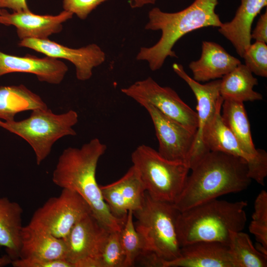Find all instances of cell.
I'll list each match as a JSON object with an SVG mask.
<instances>
[{
  "instance_id": "6da1fadb",
  "label": "cell",
  "mask_w": 267,
  "mask_h": 267,
  "mask_svg": "<svg viewBox=\"0 0 267 267\" xmlns=\"http://www.w3.org/2000/svg\"><path fill=\"white\" fill-rule=\"evenodd\" d=\"M106 149V145L98 138L79 148L65 149L53 171L52 180L57 186L80 195L89 205L92 215L108 230L120 231L126 216L118 218L111 212L96 179L98 161Z\"/></svg>"
},
{
  "instance_id": "7a4b0ae2",
  "label": "cell",
  "mask_w": 267,
  "mask_h": 267,
  "mask_svg": "<svg viewBox=\"0 0 267 267\" xmlns=\"http://www.w3.org/2000/svg\"><path fill=\"white\" fill-rule=\"evenodd\" d=\"M174 207L179 212L227 194L245 190L251 179L242 159L220 151H209L190 168Z\"/></svg>"
},
{
  "instance_id": "3957f363",
  "label": "cell",
  "mask_w": 267,
  "mask_h": 267,
  "mask_svg": "<svg viewBox=\"0 0 267 267\" xmlns=\"http://www.w3.org/2000/svg\"><path fill=\"white\" fill-rule=\"evenodd\" d=\"M219 0H195L186 8L173 13L158 7L148 13L146 30H160L159 40L152 46L142 47L136 59L145 60L152 71L160 69L168 56L177 57L173 50L176 43L187 33L206 27H219L222 24L215 12Z\"/></svg>"
},
{
  "instance_id": "277c9868",
  "label": "cell",
  "mask_w": 267,
  "mask_h": 267,
  "mask_svg": "<svg viewBox=\"0 0 267 267\" xmlns=\"http://www.w3.org/2000/svg\"><path fill=\"white\" fill-rule=\"evenodd\" d=\"M247 206L245 201L216 198L179 212L177 230L181 247L198 241L228 244L230 232L242 231L246 225Z\"/></svg>"
},
{
  "instance_id": "5b68a950",
  "label": "cell",
  "mask_w": 267,
  "mask_h": 267,
  "mask_svg": "<svg viewBox=\"0 0 267 267\" xmlns=\"http://www.w3.org/2000/svg\"><path fill=\"white\" fill-rule=\"evenodd\" d=\"M179 213L173 203L155 200L145 192L142 207L133 212L143 253H153L163 261L179 256L181 246L177 230Z\"/></svg>"
},
{
  "instance_id": "8992f818",
  "label": "cell",
  "mask_w": 267,
  "mask_h": 267,
  "mask_svg": "<svg viewBox=\"0 0 267 267\" xmlns=\"http://www.w3.org/2000/svg\"><path fill=\"white\" fill-rule=\"evenodd\" d=\"M28 118L16 121L0 120V127L28 142L40 165L50 154L53 144L66 136H75L73 129L78 122L79 115L74 110L55 114L47 107L31 111Z\"/></svg>"
},
{
  "instance_id": "52a82bcc",
  "label": "cell",
  "mask_w": 267,
  "mask_h": 267,
  "mask_svg": "<svg viewBox=\"0 0 267 267\" xmlns=\"http://www.w3.org/2000/svg\"><path fill=\"white\" fill-rule=\"evenodd\" d=\"M131 159L147 194L155 200L173 204L184 187L190 170L188 165L168 160L144 144L135 149Z\"/></svg>"
},
{
  "instance_id": "ba28073f",
  "label": "cell",
  "mask_w": 267,
  "mask_h": 267,
  "mask_svg": "<svg viewBox=\"0 0 267 267\" xmlns=\"http://www.w3.org/2000/svg\"><path fill=\"white\" fill-rule=\"evenodd\" d=\"M91 209L78 193L62 189L60 195L49 198L34 213L28 225L64 239L74 225Z\"/></svg>"
},
{
  "instance_id": "9c48e42d",
  "label": "cell",
  "mask_w": 267,
  "mask_h": 267,
  "mask_svg": "<svg viewBox=\"0 0 267 267\" xmlns=\"http://www.w3.org/2000/svg\"><path fill=\"white\" fill-rule=\"evenodd\" d=\"M121 91L141 106L152 105L165 116L196 134L197 113L172 88L159 85L149 77L122 88Z\"/></svg>"
},
{
  "instance_id": "30bf717a",
  "label": "cell",
  "mask_w": 267,
  "mask_h": 267,
  "mask_svg": "<svg viewBox=\"0 0 267 267\" xmlns=\"http://www.w3.org/2000/svg\"><path fill=\"white\" fill-rule=\"evenodd\" d=\"M110 232L91 213L85 215L64 239L66 260L73 267H100L101 251Z\"/></svg>"
},
{
  "instance_id": "8fae6325",
  "label": "cell",
  "mask_w": 267,
  "mask_h": 267,
  "mask_svg": "<svg viewBox=\"0 0 267 267\" xmlns=\"http://www.w3.org/2000/svg\"><path fill=\"white\" fill-rule=\"evenodd\" d=\"M222 105L203 129L202 140L205 148L208 151L222 152L242 159L247 163L250 178L264 185L267 176V153L253 156L243 148L222 119Z\"/></svg>"
},
{
  "instance_id": "7c38bea8",
  "label": "cell",
  "mask_w": 267,
  "mask_h": 267,
  "mask_svg": "<svg viewBox=\"0 0 267 267\" xmlns=\"http://www.w3.org/2000/svg\"><path fill=\"white\" fill-rule=\"evenodd\" d=\"M142 106L148 112L153 124L159 142V153L168 160L183 162L189 166L196 134L165 116L152 105L145 104Z\"/></svg>"
},
{
  "instance_id": "4fadbf2b",
  "label": "cell",
  "mask_w": 267,
  "mask_h": 267,
  "mask_svg": "<svg viewBox=\"0 0 267 267\" xmlns=\"http://www.w3.org/2000/svg\"><path fill=\"white\" fill-rule=\"evenodd\" d=\"M18 46L30 48L48 57L70 61L75 66L77 79L82 81L89 80L92 76L93 69L105 60L104 52L95 44L72 48L48 39H25L20 40Z\"/></svg>"
},
{
  "instance_id": "5bb4252c",
  "label": "cell",
  "mask_w": 267,
  "mask_h": 267,
  "mask_svg": "<svg viewBox=\"0 0 267 267\" xmlns=\"http://www.w3.org/2000/svg\"><path fill=\"white\" fill-rule=\"evenodd\" d=\"M174 71L189 86L197 100L198 127L195 140L189 160L190 168L207 152L203 140L202 133L206 125L215 114L223 99L220 94L221 79L214 80L205 84L194 80L184 70L182 65L173 64Z\"/></svg>"
},
{
  "instance_id": "9a60e30c",
  "label": "cell",
  "mask_w": 267,
  "mask_h": 267,
  "mask_svg": "<svg viewBox=\"0 0 267 267\" xmlns=\"http://www.w3.org/2000/svg\"><path fill=\"white\" fill-rule=\"evenodd\" d=\"M99 187L111 212L118 218L125 217L129 211H136L143 205L146 191L134 166L118 180Z\"/></svg>"
},
{
  "instance_id": "2e32d148",
  "label": "cell",
  "mask_w": 267,
  "mask_h": 267,
  "mask_svg": "<svg viewBox=\"0 0 267 267\" xmlns=\"http://www.w3.org/2000/svg\"><path fill=\"white\" fill-rule=\"evenodd\" d=\"M73 14L63 10L56 15H38L30 10L10 13L2 10L1 24L13 25L20 40L25 39H45L60 33L62 24L72 18Z\"/></svg>"
},
{
  "instance_id": "e0dca14e",
  "label": "cell",
  "mask_w": 267,
  "mask_h": 267,
  "mask_svg": "<svg viewBox=\"0 0 267 267\" xmlns=\"http://www.w3.org/2000/svg\"><path fill=\"white\" fill-rule=\"evenodd\" d=\"M163 267H236L228 245L198 241L181 247L176 259L163 261Z\"/></svg>"
},
{
  "instance_id": "ac0fdd59",
  "label": "cell",
  "mask_w": 267,
  "mask_h": 267,
  "mask_svg": "<svg viewBox=\"0 0 267 267\" xmlns=\"http://www.w3.org/2000/svg\"><path fill=\"white\" fill-rule=\"evenodd\" d=\"M68 70L58 59L45 56L40 58L28 55L18 56L0 50V77L8 73L19 72L36 76L39 81L58 85L62 82Z\"/></svg>"
},
{
  "instance_id": "d6986e66",
  "label": "cell",
  "mask_w": 267,
  "mask_h": 267,
  "mask_svg": "<svg viewBox=\"0 0 267 267\" xmlns=\"http://www.w3.org/2000/svg\"><path fill=\"white\" fill-rule=\"evenodd\" d=\"M200 57L189 64L193 79L198 82L222 78L241 64L219 44L209 41L202 43Z\"/></svg>"
},
{
  "instance_id": "ffe728a7",
  "label": "cell",
  "mask_w": 267,
  "mask_h": 267,
  "mask_svg": "<svg viewBox=\"0 0 267 267\" xmlns=\"http://www.w3.org/2000/svg\"><path fill=\"white\" fill-rule=\"evenodd\" d=\"M267 5V0H241L233 18L219 27V32L232 44L242 58L251 44L253 22Z\"/></svg>"
},
{
  "instance_id": "44dd1931",
  "label": "cell",
  "mask_w": 267,
  "mask_h": 267,
  "mask_svg": "<svg viewBox=\"0 0 267 267\" xmlns=\"http://www.w3.org/2000/svg\"><path fill=\"white\" fill-rule=\"evenodd\" d=\"M66 246L63 239L34 228L23 226L19 258L66 260Z\"/></svg>"
},
{
  "instance_id": "7402d4cb",
  "label": "cell",
  "mask_w": 267,
  "mask_h": 267,
  "mask_svg": "<svg viewBox=\"0 0 267 267\" xmlns=\"http://www.w3.org/2000/svg\"><path fill=\"white\" fill-rule=\"evenodd\" d=\"M22 214L18 203L0 197V246L12 261L19 258Z\"/></svg>"
},
{
  "instance_id": "603a6c76",
  "label": "cell",
  "mask_w": 267,
  "mask_h": 267,
  "mask_svg": "<svg viewBox=\"0 0 267 267\" xmlns=\"http://www.w3.org/2000/svg\"><path fill=\"white\" fill-rule=\"evenodd\" d=\"M46 107L39 95L22 84L0 87L1 120L12 121L20 112Z\"/></svg>"
},
{
  "instance_id": "cb8c5ba5",
  "label": "cell",
  "mask_w": 267,
  "mask_h": 267,
  "mask_svg": "<svg viewBox=\"0 0 267 267\" xmlns=\"http://www.w3.org/2000/svg\"><path fill=\"white\" fill-rule=\"evenodd\" d=\"M245 64H240L224 76L220 84V94L223 100L242 102L263 99V95L254 90L258 79Z\"/></svg>"
},
{
  "instance_id": "d4e9b609",
  "label": "cell",
  "mask_w": 267,
  "mask_h": 267,
  "mask_svg": "<svg viewBox=\"0 0 267 267\" xmlns=\"http://www.w3.org/2000/svg\"><path fill=\"white\" fill-rule=\"evenodd\" d=\"M221 116L224 123L247 152L256 156L267 152L265 150L255 147L250 123L243 102L223 100L221 108Z\"/></svg>"
},
{
  "instance_id": "484cf974",
  "label": "cell",
  "mask_w": 267,
  "mask_h": 267,
  "mask_svg": "<svg viewBox=\"0 0 267 267\" xmlns=\"http://www.w3.org/2000/svg\"><path fill=\"white\" fill-rule=\"evenodd\" d=\"M228 245L236 267H267V255L253 246L247 233L231 231Z\"/></svg>"
},
{
  "instance_id": "4316f807",
  "label": "cell",
  "mask_w": 267,
  "mask_h": 267,
  "mask_svg": "<svg viewBox=\"0 0 267 267\" xmlns=\"http://www.w3.org/2000/svg\"><path fill=\"white\" fill-rule=\"evenodd\" d=\"M133 212L129 211L120 232L121 244L125 255L124 267L134 266L138 257L143 253L141 238L134 222Z\"/></svg>"
},
{
  "instance_id": "83f0119b",
  "label": "cell",
  "mask_w": 267,
  "mask_h": 267,
  "mask_svg": "<svg viewBox=\"0 0 267 267\" xmlns=\"http://www.w3.org/2000/svg\"><path fill=\"white\" fill-rule=\"evenodd\" d=\"M249 226L257 242L267 248V192L263 190L254 202V212Z\"/></svg>"
},
{
  "instance_id": "f1b7e54d",
  "label": "cell",
  "mask_w": 267,
  "mask_h": 267,
  "mask_svg": "<svg viewBox=\"0 0 267 267\" xmlns=\"http://www.w3.org/2000/svg\"><path fill=\"white\" fill-rule=\"evenodd\" d=\"M120 232L110 231L107 236L100 255V267H124L125 258Z\"/></svg>"
},
{
  "instance_id": "f546056e",
  "label": "cell",
  "mask_w": 267,
  "mask_h": 267,
  "mask_svg": "<svg viewBox=\"0 0 267 267\" xmlns=\"http://www.w3.org/2000/svg\"><path fill=\"white\" fill-rule=\"evenodd\" d=\"M242 58L245 65L252 73L263 77H267V45L266 43L256 41L250 44Z\"/></svg>"
},
{
  "instance_id": "4dcf8cb0",
  "label": "cell",
  "mask_w": 267,
  "mask_h": 267,
  "mask_svg": "<svg viewBox=\"0 0 267 267\" xmlns=\"http://www.w3.org/2000/svg\"><path fill=\"white\" fill-rule=\"evenodd\" d=\"M109 0H63V7L76 14L80 19H85L98 5Z\"/></svg>"
},
{
  "instance_id": "1f68e13d",
  "label": "cell",
  "mask_w": 267,
  "mask_h": 267,
  "mask_svg": "<svg viewBox=\"0 0 267 267\" xmlns=\"http://www.w3.org/2000/svg\"><path fill=\"white\" fill-rule=\"evenodd\" d=\"M13 267H73L66 260H48L42 258H18L13 260Z\"/></svg>"
},
{
  "instance_id": "d6a6232c",
  "label": "cell",
  "mask_w": 267,
  "mask_h": 267,
  "mask_svg": "<svg viewBox=\"0 0 267 267\" xmlns=\"http://www.w3.org/2000/svg\"><path fill=\"white\" fill-rule=\"evenodd\" d=\"M251 39L256 41L267 43V10L261 15L254 30L251 32Z\"/></svg>"
},
{
  "instance_id": "836d02e7",
  "label": "cell",
  "mask_w": 267,
  "mask_h": 267,
  "mask_svg": "<svg viewBox=\"0 0 267 267\" xmlns=\"http://www.w3.org/2000/svg\"><path fill=\"white\" fill-rule=\"evenodd\" d=\"M6 8L13 12L30 10L26 0H0V8Z\"/></svg>"
},
{
  "instance_id": "e575fe53",
  "label": "cell",
  "mask_w": 267,
  "mask_h": 267,
  "mask_svg": "<svg viewBox=\"0 0 267 267\" xmlns=\"http://www.w3.org/2000/svg\"><path fill=\"white\" fill-rule=\"evenodd\" d=\"M157 0H128L130 6L133 8H140L145 5L154 4Z\"/></svg>"
},
{
  "instance_id": "d590c367",
  "label": "cell",
  "mask_w": 267,
  "mask_h": 267,
  "mask_svg": "<svg viewBox=\"0 0 267 267\" xmlns=\"http://www.w3.org/2000/svg\"><path fill=\"white\" fill-rule=\"evenodd\" d=\"M12 260L7 254L0 255V267H3L11 264Z\"/></svg>"
},
{
  "instance_id": "8d00e7d4",
  "label": "cell",
  "mask_w": 267,
  "mask_h": 267,
  "mask_svg": "<svg viewBox=\"0 0 267 267\" xmlns=\"http://www.w3.org/2000/svg\"><path fill=\"white\" fill-rule=\"evenodd\" d=\"M2 10L0 9V24H1V16Z\"/></svg>"
}]
</instances>
